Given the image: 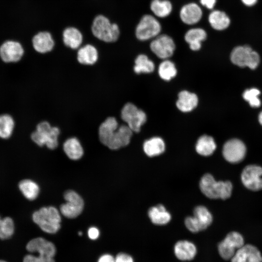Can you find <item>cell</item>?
Returning a JSON list of instances; mask_svg holds the SVG:
<instances>
[{"instance_id": "42", "label": "cell", "mask_w": 262, "mask_h": 262, "mask_svg": "<svg viewBox=\"0 0 262 262\" xmlns=\"http://www.w3.org/2000/svg\"><path fill=\"white\" fill-rule=\"evenodd\" d=\"M200 3L209 9H212L214 7L216 0H200Z\"/></svg>"}, {"instance_id": "27", "label": "cell", "mask_w": 262, "mask_h": 262, "mask_svg": "<svg viewBox=\"0 0 262 262\" xmlns=\"http://www.w3.org/2000/svg\"><path fill=\"white\" fill-rule=\"evenodd\" d=\"M208 21L211 27L215 30L222 31L229 26L230 20L229 16L223 11H213L209 14Z\"/></svg>"}, {"instance_id": "19", "label": "cell", "mask_w": 262, "mask_h": 262, "mask_svg": "<svg viewBox=\"0 0 262 262\" xmlns=\"http://www.w3.org/2000/svg\"><path fill=\"white\" fill-rule=\"evenodd\" d=\"M64 45L72 50H77L83 44V36L76 27L69 26L65 28L62 33Z\"/></svg>"}, {"instance_id": "11", "label": "cell", "mask_w": 262, "mask_h": 262, "mask_svg": "<svg viewBox=\"0 0 262 262\" xmlns=\"http://www.w3.org/2000/svg\"><path fill=\"white\" fill-rule=\"evenodd\" d=\"M224 158L231 164H238L244 160L246 154V147L241 140L233 138L227 141L222 149Z\"/></svg>"}, {"instance_id": "17", "label": "cell", "mask_w": 262, "mask_h": 262, "mask_svg": "<svg viewBox=\"0 0 262 262\" xmlns=\"http://www.w3.org/2000/svg\"><path fill=\"white\" fill-rule=\"evenodd\" d=\"M132 131L127 125L118 127L110 138L106 146L112 150L127 146L130 142Z\"/></svg>"}, {"instance_id": "41", "label": "cell", "mask_w": 262, "mask_h": 262, "mask_svg": "<svg viewBox=\"0 0 262 262\" xmlns=\"http://www.w3.org/2000/svg\"><path fill=\"white\" fill-rule=\"evenodd\" d=\"M98 262H115V258L111 254H105L99 258Z\"/></svg>"}, {"instance_id": "2", "label": "cell", "mask_w": 262, "mask_h": 262, "mask_svg": "<svg viewBox=\"0 0 262 262\" xmlns=\"http://www.w3.org/2000/svg\"><path fill=\"white\" fill-rule=\"evenodd\" d=\"M91 30L96 39L106 43H115L120 36L119 25L102 15H98L94 18Z\"/></svg>"}, {"instance_id": "3", "label": "cell", "mask_w": 262, "mask_h": 262, "mask_svg": "<svg viewBox=\"0 0 262 262\" xmlns=\"http://www.w3.org/2000/svg\"><path fill=\"white\" fill-rule=\"evenodd\" d=\"M33 220L44 232L54 234L61 227V217L58 210L53 206L44 207L33 214Z\"/></svg>"}, {"instance_id": "32", "label": "cell", "mask_w": 262, "mask_h": 262, "mask_svg": "<svg viewBox=\"0 0 262 262\" xmlns=\"http://www.w3.org/2000/svg\"><path fill=\"white\" fill-rule=\"evenodd\" d=\"M18 187L23 196L28 199H35L39 193V187L34 181L28 180H23L19 182Z\"/></svg>"}, {"instance_id": "1", "label": "cell", "mask_w": 262, "mask_h": 262, "mask_svg": "<svg viewBox=\"0 0 262 262\" xmlns=\"http://www.w3.org/2000/svg\"><path fill=\"white\" fill-rule=\"evenodd\" d=\"M199 188L206 196L214 199H227L231 196L233 191L231 181H217L212 174L209 173L204 175L201 178Z\"/></svg>"}, {"instance_id": "8", "label": "cell", "mask_w": 262, "mask_h": 262, "mask_svg": "<svg viewBox=\"0 0 262 262\" xmlns=\"http://www.w3.org/2000/svg\"><path fill=\"white\" fill-rule=\"evenodd\" d=\"M121 117L131 131L135 132L140 131L141 126L147 120L145 112L131 103H127L123 106Z\"/></svg>"}, {"instance_id": "10", "label": "cell", "mask_w": 262, "mask_h": 262, "mask_svg": "<svg viewBox=\"0 0 262 262\" xmlns=\"http://www.w3.org/2000/svg\"><path fill=\"white\" fill-rule=\"evenodd\" d=\"M241 180L243 185L249 190H262V167L255 164L246 166L241 172Z\"/></svg>"}, {"instance_id": "22", "label": "cell", "mask_w": 262, "mask_h": 262, "mask_svg": "<svg viewBox=\"0 0 262 262\" xmlns=\"http://www.w3.org/2000/svg\"><path fill=\"white\" fill-rule=\"evenodd\" d=\"M77 59L80 64L84 65L94 64L98 58V50L94 45L83 44L77 51Z\"/></svg>"}, {"instance_id": "36", "label": "cell", "mask_w": 262, "mask_h": 262, "mask_svg": "<svg viewBox=\"0 0 262 262\" xmlns=\"http://www.w3.org/2000/svg\"><path fill=\"white\" fill-rule=\"evenodd\" d=\"M14 223L13 219L9 217L1 218L0 216V239L10 238L14 232Z\"/></svg>"}, {"instance_id": "5", "label": "cell", "mask_w": 262, "mask_h": 262, "mask_svg": "<svg viewBox=\"0 0 262 262\" xmlns=\"http://www.w3.org/2000/svg\"><path fill=\"white\" fill-rule=\"evenodd\" d=\"M230 60L234 65L252 69L259 65L260 57L259 54L248 46H240L234 48L230 54Z\"/></svg>"}, {"instance_id": "29", "label": "cell", "mask_w": 262, "mask_h": 262, "mask_svg": "<svg viewBox=\"0 0 262 262\" xmlns=\"http://www.w3.org/2000/svg\"><path fill=\"white\" fill-rule=\"evenodd\" d=\"M165 148L164 142L159 137H154L147 139L143 144L144 151L149 157H154L162 154Z\"/></svg>"}, {"instance_id": "6", "label": "cell", "mask_w": 262, "mask_h": 262, "mask_svg": "<svg viewBox=\"0 0 262 262\" xmlns=\"http://www.w3.org/2000/svg\"><path fill=\"white\" fill-rule=\"evenodd\" d=\"M213 222V216L204 206H198L194 210V215L185 219L186 228L191 232L196 233L206 229Z\"/></svg>"}, {"instance_id": "45", "label": "cell", "mask_w": 262, "mask_h": 262, "mask_svg": "<svg viewBox=\"0 0 262 262\" xmlns=\"http://www.w3.org/2000/svg\"><path fill=\"white\" fill-rule=\"evenodd\" d=\"M78 234L80 235V236H81L82 235V232L81 231H79L78 232Z\"/></svg>"}, {"instance_id": "43", "label": "cell", "mask_w": 262, "mask_h": 262, "mask_svg": "<svg viewBox=\"0 0 262 262\" xmlns=\"http://www.w3.org/2000/svg\"><path fill=\"white\" fill-rule=\"evenodd\" d=\"M242 2L247 6H252L254 5L258 0H241Z\"/></svg>"}, {"instance_id": "46", "label": "cell", "mask_w": 262, "mask_h": 262, "mask_svg": "<svg viewBox=\"0 0 262 262\" xmlns=\"http://www.w3.org/2000/svg\"><path fill=\"white\" fill-rule=\"evenodd\" d=\"M0 262H7L4 260H0Z\"/></svg>"}, {"instance_id": "7", "label": "cell", "mask_w": 262, "mask_h": 262, "mask_svg": "<svg viewBox=\"0 0 262 262\" xmlns=\"http://www.w3.org/2000/svg\"><path fill=\"white\" fill-rule=\"evenodd\" d=\"M162 27L159 21L150 15H145L141 18L135 28L136 38L146 41L155 38L160 34Z\"/></svg>"}, {"instance_id": "47", "label": "cell", "mask_w": 262, "mask_h": 262, "mask_svg": "<svg viewBox=\"0 0 262 262\" xmlns=\"http://www.w3.org/2000/svg\"></svg>"}, {"instance_id": "34", "label": "cell", "mask_w": 262, "mask_h": 262, "mask_svg": "<svg viewBox=\"0 0 262 262\" xmlns=\"http://www.w3.org/2000/svg\"><path fill=\"white\" fill-rule=\"evenodd\" d=\"M15 123L11 116L7 114L0 115V137L9 138L13 132Z\"/></svg>"}, {"instance_id": "16", "label": "cell", "mask_w": 262, "mask_h": 262, "mask_svg": "<svg viewBox=\"0 0 262 262\" xmlns=\"http://www.w3.org/2000/svg\"><path fill=\"white\" fill-rule=\"evenodd\" d=\"M26 248L30 252H37L42 256L54 258L56 253L54 244L42 237L32 239L27 243Z\"/></svg>"}, {"instance_id": "18", "label": "cell", "mask_w": 262, "mask_h": 262, "mask_svg": "<svg viewBox=\"0 0 262 262\" xmlns=\"http://www.w3.org/2000/svg\"><path fill=\"white\" fill-rule=\"evenodd\" d=\"M230 260L231 262H262V256L257 247L246 244L238 249Z\"/></svg>"}, {"instance_id": "31", "label": "cell", "mask_w": 262, "mask_h": 262, "mask_svg": "<svg viewBox=\"0 0 262 262\" xmlns=\"http://www.w3.org/2000/svg\"><path fill=\"white\" fill-rule=\"evenodd\" d=\"M150 8L156 16L163 18L170 14L172 11V5L168 0H152Z\"/></svg>"}, {"instance_id": "24", "label": "cell", "mask_w": 262, "mask_h": 262, "mask_svg": "<svg viewBox=\"0 0 262 262\" xmlns=\"http://www.w3.org/2000/svg\"><path fill=\"white\" fill-rule=\"evenodd\" d=\"M198 98L194 93L183 90L179 93L176 102L177 108L182 112H189L194 109L198 104Z\"/></svg>"}, {"instance_id": "25", "label": "cell", "mask_w": 262, "mask_h": 262, "mask_svg": "<svg viewBox=\"0 0 262 262\" xmlns=\"http://www.w3.org/2000/svg\"><path fill=\"white\" fill-rule=\"evenodd\" d=\"M118 128V124L114 117L107 118L99 126L98 129L99 139L104 145H107L114 132Z\"/></svg>"}, {"instance_id": "44", "label": "cell", "mask_w": 262, "mask_h": 262, "mask_svg": "<svg viewBox=\"0 0 262 262\" xmlns=\"http://www.w3.org/2000/svg\"><path fill=\"white\" fill-rule=\"evenodd\" d=\"M258 119H259V123L262 126V111L261 112V113L259 115Z\"/></svg>"}, {"instance_id": "33", "label": "cell", "mask_w": 262, "mask_h": 262, "mask_svg": "<svg viewBox=\"0 0 262 262\" xmlns=\"http://www.w3.org/2000/svg\"><path fill=\"white\" fill-rule=\"evenodd\" d=\"M154 63L145 54L139 55L135 60L134 71L135 73H150L154 71Z\"/></svg>"}, {"instance_id": "40", "label": "cell", "mask_w": 262, "mask_h": 262, "mask_svg": "<svg viewBox=\"0 0 262 262\" xmlns=\"http://www.w3.org/2000/svg\"><path fill=\"white\" fill-rule=\"evenodd\" d=\"M88 236L91 240H96L99 236V231L98 229L95 227L90 228L88 230Z\"/></svg>"}, {"instance_id": "15", "label": "cell", "mask_w": 262, "mask_h": 262, "mask_svg": "<svg viewBox=\"0 0 262 262\" xmlns=\"http://www.w3.org/2000/svg\"><path fill=\"white\" fill-rule=\"evenodd\" d=\"M31 43L33 49L40 54L51 52L55 46L51 33L46 31H40L32 37Z\"/></svg>"}, {"instance_id": "21", "label": "cell", "mask_w": 262, "mask_h": 262, "mask_svg": "<svg viewBox=\"0 0 262 262\" xmlns=\"http://www.w3.org/2000/svg\"><path fill=\"white\" fill-rule=\"evenodd\" d=\"M174 252L176 258L179 260L189 261L195 257L197 249L192 242L187 240H180L175 244Z\"/></svg>"}, {"instance_id": "39", "label": "cell", "mask_w": 262, "mask_h": 262, "mask_svg": "<svg viewBox=\"0 0 262 262\" xmlns=\"http://www.w3.org/2000/svg\"><path fill=\"white\" fill-rule=\"evenodd\" d=\"M115 262H134L132 257L125 253H119L115 257Z\"/></svg>"}, {"instance_id": "20", "label": "cell", "mask_w": 262, "mask_h": 262, "mask_svg": "<svg viewBox=\"0 0 262 262\" xmlns=\"http://www.w3.org/2000/svg\"><path fill=\"white\" fill-rule=\"evenodd\" d=\"M202 16V11L196 3L191 2L183 5L180 12L181 20L187 25H194L198 22Z\"/></svg>"}, {"instance_id": "13", "label": "cell", "mask_w": 262, "mask_h": 262, "mask_svg": "<svg viewBox=\"0 0 262 262\" xmlns=\"http://www.w3.org/2000/svg\"><path fill=\"white\" fill-rule=\"evenodd\" d=\"M175 47L173 39L165 34L158 35L150 44L151 51L157 57L163 59L170 57L174 53Z\"/></svg>"}, {"instance_id": "30", "label": "cell", "mask_w": 262, "mask_h": 262, "mask_svg": "<svg viewBox=\"0 0 262 262\" xmlns=\"http://www.w3.org/2000/svg\"><path fill=\"white\" fill-rule=\"evenodd\" d=\"M216 148V143L211 136L203 135L197 140L196 150L198 154L204 156H209L213 154Z\"/></svg>"}, {"instance_id": "28", "label": "cell", "mask_w": 262, "mask_h": 262, "mask_svg": "<svg viewBox=\"0 0 262 262\" xmlns=\"http://www.w3.org/2000/svg\"><path fill=\"white\" fill-rule=\"evenodd\" d=\"M63 149L67 156L73 160L82 158L83 149L79 140L76 137H71L64 142Z\"/></svg>"}, {"instance_id": "12", "label": "cell", "mask_w": 262, "mask_h": 262, "mask_svg": "<svg viewBox=\"0 0 262 262\" xmlns=\"http://www.w3.org/2000/svg\"><path fill=\"white\" fill-rule=\"evenodd\" d=\"M64 198L66 201L60 206V212L65 217L74 218L82 212L84 202L82 197L73 190H67L64 194Z\"/></svg>"}, {"instance_id": "9", "label": "cell", "mask_w": 262, "mask_h": 262, "mask_svg": "<svg viewBox=\"0 0 262 262\" xmlns=\"http://www.w3.org/2000/svg\"><path fill=\"white\" fill-rule=\"evenodd\" d=\"M244 245L243 236L238 232L231 231L218 245V252L223 259L231 260L236 251Z\"/></svg>"}, {"instance_id": "23", "label": "cell", "mask_w": 262, "mask_h": 262, "mask_svg": "<svg viewBox=\"0 0 262 262\" xmlns=\"http://www.w3.org/2000/svg\"><path fill=\"white\" fill-rule=\"evenodd\" d=\"M206 32L202 28H192L187 31L184 35L185 41L189 45L190 49L196 51L200 49L201 42L207 38Z\"/></svg>"}, {"instance_id": "35", "label": "cell", "mask_w": 262, "mask_h": 262, "mask_svg": "<svg viewBox=\"0 0 262 262\" xmlns=\"http://www.w3.org/2000/svg\"><path fill=\"white\" fill-rule=\"evenodd\" d=\"M177 69L174 64L170 60H165L159 65L158 73L160 77L165 81H170L176 76Z\"/></svg>"}, {"instance_id": "4", "label": "cell", "mask_w": 262, "mask_h": 262, "mask_svg": "<svg viewBox=\"0 0 262 262\" xmlns=\"http://www.w3.org/2000/svg\"><path fill=\"white\" fill-rule=\"evenodd\" d=\"M59 134L58 128L51 127L47 121H42L37 125L36 131L31 134V138L40 147L46 145L49 148L54 149L58 146Z\"/></svg>"}, {"instance_id": "38", "label": "cell", "mask_w": 262, "mask_h": 262, "mask_svg": "<svg viewBox=\"0 0 262 262\" xmlns=\"http://www.w3.org/2000/svg\"><path fill=\"white\" fill-rule=\"evenodd\" d=\"M23 262H55V260L53 257L28 254L24 256Z\"/></svg>"}, {"instance_id": "14", "label": "cell", "mask_w": 262, "mask_h": 262, "mask_svg": "<svg viewBox=\"0 0 262 262\" xmlns=\"http://www.w3.org/2000/svg\"><path fill=\"white\" fill-rule=\"evenodd\" d=\"M24 53V48L19 42L7 40L0 46V57L6 63L19 61Z\"/></svg>"}, {"instance_id": "37", "label": "cell", "mask_w": 262, "mask_h": 262, "mask_svg": "<svg viewBox=\"0 0 262 262\" xmlns=\"http://www.w3.org/2000/svg\"><path fill=\"white\" fill-rule=\"evenodd\" d=\"M260 93L261 92L258 89L252 88L246 90L243 94V97L245 100L249 103L250 106L257 108L261 104V100L259 98Z\"/></svg>"}, {"instance_id": "26", "label": "cell", "mask_w": 262, "mask_h": 262, "mask_svg": "<svg viewBox=\"0 0 262 262\" xmlns=\"http://www.w3.org/2000/svg\"><path fill=\"white\" fill-rule=\"evenodd\" d=\"M148 215L151 221L157 225L167 224L171 220V216L163 205H158L150 208Z\"/></svg>"}]
</instances>
